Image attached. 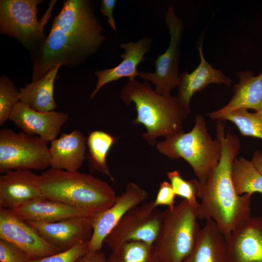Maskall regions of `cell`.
<instances>
[{
  "mask_svg": "<svg viewBox=\"0 0 262 262\" xmlns=\"http://www.w3.org/2000/svg\"><path fill=\"white\" fill-rule=\"evenodd\" d=\"M91 2L66 0L49 35L33 52L32 82L57 66L74 67L96 52L105 39Z\"/></svg>",
  "mask_w": 262,
  "mask_h": 262,
  "instance_id": "1",
  "label": "cell"
},
{
  "mask_svg": "<svg viewBox=\"0 0 262 262\" xmlns=\"http://www.w3.org/2000/svg\"><path fill=\"white\" fill-rule=\"evenodd\" d=\"M218 120L216 138L221 145L218 163L211 171L207 180H190L196 196L201 200L197 208L198 219L213 220L226 240L240 224L251 216L252 195L237 194L231 179V167L241 148V142L230 130Z\"/></svg>",
  "mask_w": 262,
  "mask_h": 262,
  "instance_id": "2",
  "label": "cell"
},
{
  "mask_svg": "<svg viewBox=\"0 0 262 262\" xmlns=\"http://www.w3.org/2000/svg\"><path fill=\"white\" fill-rule=\"evenodd\" d=\"M120 97L125 105H135L137 116L132 123L145 127L146 132L142 136L151 146L156 144L159 137H166L183 131V123L191 112L177 97L159 94L148 82L129 81L122 87Z\"/></svg>",
  "mask_w": 262,
  "mask_h": 262,
  "instance_id": "3",
  "label": "cell"
},
{
  "mask_svg": "<svg viewBox=\"0 0 262 262\" xmlns=\"http://www.w3.org/2000/svg\"><path fill=\"white\" fill-rule=\"evenodd\" d=\"M38 182L45 198L69 205L89 217L110 207L117 197L108 183L78 171L51 167L39 175Z\"/></svg>",
  "mask_w": 262,
  "mask_h": 262,
  "instance_id": "4",
  "label": "cell"
},
{
  "mask_svg": "<svg viewBox=\"0 0 262 262\" xmlns=\"http://www.w3.org/2000/svg\"><path fill=\"white\" fill-rule=\"evenodd\" d=\"M197 208L183 199L163 211L152 247L156 262H184L197 242L200 229Z\"/></svg>",
  "mask_w": 262,
  "mask_h": 262,
  "instance_id": "5",
  "label": "cell"
},
{
  "mask_svg": "<svg viewBox=\"0 0 262 262\" xmlns=\"http://www.w3.org/2000/svg\"><path fill=\"white\" fill-rule=\"evenodd\" d=\"M164 138L157 142L158 151L170 159H183L192 167L197 180L205 182L219 162L221 145L218 139L213 140L208 132L203 116H196L190 131L183 130Z\"/></svg>",
  "mask_w": 262,
  "mask_h": 262,
  "instance_id": "6",
  "label": "cell"
},
{
  "mask_svg": "<svg viewBox=\"0 0 262 262\" xmlns=\"http://www.w3.org/2000/svg\"><path fill=\"white\" fill-rule=\"evenodd\" d=\"M39 0H1L0 31L16 38L27 49H37L46 37L44 27L51 16L56 0L51 1L49 7L41 20L37 19Z\"/></svg>",
  "mask_w": 262,
  "mask_h": 262,
  "instance_id": "7",
  "label": "cell"
},
{
  "mask_svg": "<svg viewBox=\"0 0 262 262\" xmlns=\"http://www.w3.org/2000/svg\"><path fill=\"white\" fill-rule=\"evenodd\" d=\"M49 142L38 136L11 129L0 131V172L40 170L50 166Z\"/></svg>",
  "mask_w": 262,
  "mask_h": 262,
  "instance_id": "8",
  "label": "cell"
},
{
  "mask_svg": "<svg viewBox=\"0 0 262 262\" xmlns=\"http://www.w3.org/2000/svg\"><path fill=\"white\" fill-rule=\"evenodd\" d=\"M165 19L170 35L169 46L155 60L154 72L139 71L138 77L154 84L155 91L159 94L170 97L171 90L178 86L180 75L179 61L183 23L172 5L168 7Z\"/></svg>",
  "mask_w": 262,
  "mask_h": 262,
  "instance_id": "9",
  "label": "cell"
},
{
  "mask_svg": "<svg viewBox=\"0 0 262 262\" xmlns=\"http://www.w3.org/2000/svg\"><path fill=\"white\" fill-rule=\"evenodd\" d=\"M163 211L154 200L141 203L127 212L104 239L112 251L124 243L142 241L153 246L158 235Z\"/></svg>",
  "mask_w": 262,
  "mask_h": 262,
  "instance_id": "10",
  "label": "cell"
},
{
  "mask_svg": "<svg viewBox=\"0 0 262 262\" xmlns=\"http://www.w3.org/2000/svg\"><path fill=\"white\" fill-rule=\"evenodd\" d=\"M0 239L16 246L31 261L61 251L44 240L26 221L9 209L2 207H0Z\"/></svg>",
  "mask_w": 262,
  "mask_h": 262,
  "instance_id": "11",
  "label": "cell"
},
{
  "mask_svg": "<svg viewBox=\"0 0 262 262\" xmlns=\"http://www.w3.org/2000/svg\"><path fill=\"white\" fill-rule=\"evenodd\" d=\"M148 197L145 190L134 182H129L112 206L90 216L93 233L88 243L89 251L100 250L106 237L124 214Z\"/></svg>",
  "mask_w": 262,
  "mask_h": 262,
  "instance_id": "12",
  "label": "cell"
},
{
  "mask_svg": "<svg viewBox=\"0 0 262 262\" xmlns=\"http://www.w3.org/2000/svg\"><path fill=\"white\" fill-rule=\"evenodd\" d=\"M48 243L61 251L81 242H88L93 233L89 216H78L52 223L26 221Z\"/></svg>",
  "mask_w": 262,
  "mask_h": 262,
  "instance_id": "13",
  "label": "cell"
},
{
  "mask_svg": "<svg viewBox=\"0 0 262 262\" xmlns=\"http://www.w3.org/2000/svg\"><path fill=\"white\" fill-rule=\"evenodd\" d=\"M68 117L67 114L62 112L36 111L19 101L13 108L8 119L24 132L51 142L56 138Z\"/></svg>",
  "mask_w": 262,
  "mask_h": 262,
  "instance_id": "14",
  "label": "cell"
},
{
  "mask_svg": "<svg viewBox=\"0 0 262 262\" xmlns=\"http://www.w3.org/2000/svg\"><path fill=\"white\" fill-rule=\"evenodd\" d=\"M227 262H262V216H250L227 239Z\"/></svg>",
  "mask_w": 262,
  "mask_h": 262,
  "instance_id": "15",
  "label": "cell"
},
{
  "mask_svg": "<svg viewBox=\"0 0 262 262\" xmlns=\"http://www.w3.org/2000/svg\"><path fill=\"white\" fill-rule=\"evenodd\" d=\"M38 178V175L26 169L11 170L1 175L0 207L11 210L45 197Z\"/></svg>",
  "mask_w": 262,
  "mask_h": 262,
  "instance_id": "16",
  "label": "cell"
},
{
  "mask_svg": "<svg viewBox=\"0 0 262 262\" xmlns=\"http://www.w3.org/2000/svg\"><path fill=\"white\" fill-rule=\"evenodd\" d=\"M151 40L143 37L137 42L121 44L120 48L125 50L121 55L122 61L114 67L99 70L95 72L98 82L90 96L93 98L99 90L106 84L127 77L129 81L138 76L137 66L145 59L144 55L150 49Z\"/></svg>",
  "mask_w": 262,
  "mask_h": 262,
  "instance_id": "17",
  "label": "cell"
},
{
  "mask_svg": "<svg viewBox=\"0 0 262 262\" xmlns=\"http://www.w3.org/2000/svg\"><path fill=\"white\" fill-rule=\"evenodd\" d=\"M200 63L196 68L189 73L185 71L180 74L176 96L180 103L187 109L191 110L190 101L196 92L210 84L231 85L230 78L222 71L214 68L205 60L202 50V43L198 47Z\"/></svg>",
  "mask_w": 262,
  "mask_h": 262,
  "instance_id": "18",
  "label": "cell"
},
{
  "mask_svg": "<svg viewBox=\"0 0 262 262\" xmlns=\"http://www.w3.org/2000/svg\"><path fill=\"white\" fill-rule=\"evenodd\" d=\"M237 76L239 82L233 86L232 98L225 106L208 114L211 119L239 109L262 111V71L255 76L250 70L241 71Z\"/></svg>",
  "mask_w": 262,
  "mask_h": 262,
  "instance_id": "19",
  "label": "cell"
},
{
  "mask_svg": "<svg viewBox=\"0 0 262 262\" xmlns=\"http://www.w3.org/2000/svg\"><path fill=\"white\" fill-rule=\"evenodd\" d=\"M86 139L82 133L75 130L63 133L51 142L49 147L51 168L77 171L85 159Z\"/></svg>",
  "mask_w": 262,
  "mask_h": 262,
  "instance_id": "20",
  "label": "cell"
},
{
  "mask_svg": "<svg viewBox=\"0 0 262 262\" xmlns=\"http://www.w3.org/2000/svg\"><path fill=\"white\" fill-rule=\"evenodd\" d=\"M10 210L25 221L52 223L69 218L87 216L76 208L45 197Z\"/></svg>",
  "mask_w": 262,
  "mask_h": 262,
  "instance_id": "21",
  "label": "cell"
},
{
  "mask_svg": "<svg viewBox=\"0 0 262 262\" xmlns=\"http://www.w3.org/2000/svg\"><path fill=\"white\" fill-rule=\"evenodd\" d=\"M205 221L195 246L184 262H227L225 236L213 220Z\"/></svg>",
  "mask_w": 262,
  "mask_h": 262,
  "instance_id": "22",
  "label": "cell"
},
{
  "mask_svg": "<svg viewBox=\"0 0 262 262\" xmlns=\"http://www.w3.org/2000/svg\"><path fill=\"white\" fill-rule=\"evenodd\" d=\"M60 67L51 68L39 80L20 88V101L38 111H53L57 106L53 95L54 83Z\"/></svg>",
  "mask_w": 262,
  "mask_h": 262,
  "instance_id": "23",
  "label": "cell"
},
{
  "mask_svg": "<svg viewBox=\"0 0 262 262\" xmlns=\"http://www.w3.org/2000/svg\"><path fill=\"white\" fill-rule=\"evenodd\" d=\"M117 139L101 131H91L86 139L88 151L87 157L90 172L99 171L108 176L113 181L115 180L107 164L106 159Z\"/></svg>",
  "mask_w": 262,
  "mask_h": 262,
  "instance_id": "24",
  "label": "cell"
},
{
  "mask_svg": "<svg viewBox=\"0 0 262 262\" xmlns=\"http://www.w3.org/2000/svg\"><path fill=\"white\" fill-rule=\"evenodd\" d=\"M231 176L238 195L262 194V173L251 160L243 157L236 158L232 165Z\"/></svg>",
  "mask_w": 262,
  "mask_h": 262,
  "instance_id": "25",
  "label": "cell"
},
{
  "mask_svg": "<svg viewBox=\"0 0 262 262\" xmlns=\"http://www.w3.org/2000/svg\"><path fill=\"white\" fill-rule=\"evenodd\" d=\"M216 120H229L238 128L243 136L262 139V111L249 112L246 109H239L223 114Z\"/></svg>",
  "mask_w": 262,
  "mask_h": 262,
  "instance_id": "26",
  "label": "cell"
},
{
  "mask_svg": "<svg viewBox=\"0 0 262 262\" xmlns=\"http://www.w3.org/2000/svg\"><path fill=\"white\" fill-rule=\"evenodd\" d=\"M106 262H156L152 246L142 241H129L111 254Z\"/></svg>",
  "mask_w": 262,
  "mask_h": 262,
  "instance_id": "27",
  "label": "cell"
},
{
  "mask_svg": "<svg viewBox=\"0 0 262 262\" xmlns=\"http://www.w3.org/2000/svg\"><path fill=\"white\" fill-rule=\"evenodd\" d=\"M20 92L18 91L11 80L6 75L0 79V126L8 119L15 105L20 101Z\"/></svg>",
  "mask_w": 262,
  "mask_h": 262,
  "instance_id": "28",
  "label": "cell"
},
{
  "mask_svg": "<svg viewBox=\"0 0 262 262\" xmlns=\"http://www.w3.org/2000/svg\"><path fill=\"white\" fill-rule=\"evenodd\" d=\"M166 175L176 195L186 200L193 207L198 208L200 204L196 200L193 186L190 180H185L178 170L168 172Z\"/></svg>",
  "mask_w": 262,
  "mask_h": 262,
  "instance_id": "29",
  "label": "cell"
},
{
  "mask_svg": "<svg viewBox=\"0 0 262 262\" xmlns=\"http://www.w3.org/2000/svg\"><path fill=\"white\" fill-rule=\"evenodd\" d=\"M88 242H79L66 250L30 262H76L89 251Z\"/></svg>",
  "mask_w": 262,
  "mask_h": 262,
  "instance_id": "30",
  "label": "cell"
},
{
  "mask_svg": "<svg viewBox=\"0 0 262 262\" xmlns=\"http://www.w3.org/2000/svg\"><path fill=\"white\" fill-rule=\"evenodd\" d=\"M27 255L14 244L0 239V262H30Z\"/></svg>",
  "mask_w": 262,
  "mask_h": 262,
  "instance_id": "31",
  "label": "cell"
},
{
  "mask_svg": "<svg viewBox=\"0 0 262 262\" xmlns=\"http://www.w3.org/2000/svg\"><path fill=\"white\" fill-rule=\"evenodd\" d=\"M175 194L170 182L164 181L161 182L154 203L156 207L160 205L173 208L175 205Z\"/></svg>",
  "mask_w": 262,
  "mask_h": 262,
  "instance_id": "32",
  "label": "cell"
},
{
  "mask_svg": "<svg viewBox=\"0 0 262 262\" xmlns=\"http://www.w3.org/2000/svg\"><path fill=\"white\" fill-rule=\"evenodd\" d=\"M116 4L115 0H102L100 9V12L107 17V22L115 32H116V28L113 16V11Z\"/></svg>",
  "mask_w": 262,
  "mask_h": 262,
  "instance_id": "33",
  "label": "cell"
},
{
  "mask_svg": "<svg viewBox=\"0 0 262 262\" xmlns=\"http://www.w3.org/2000/svg\"><path fill=\"white\" fill-rule=\"evenodd\" d=\"M105 255L100 250L89 251L76 262H106Z\"/></svg>",
  "mask_w": 262,
  "mask_h": 262,
  "instance_id": "34",
  "label": "cell"
},
{
  "mask_svg": "<svg viewBox=\"0 0 262 262\" xmlns=\"http://www.w3.org/2000/svg\"><path fill=\"white\" fill-rule=\"evenodd\" d=\"M251 161L256 168L262 173V152L255 151Z\"/></svg>",
  "mask_w": 262,
  "mask_h": 262,
  "instance_id": "35",
  "label": "cell"
}]
</instances>
